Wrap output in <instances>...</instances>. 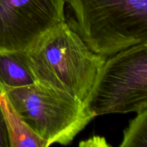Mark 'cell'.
<instances>
[{
    "mask_svg": "<svg viewBox=\"0 0 147 147\" xmlns=\"http://www.w3.org/2000/svg\"><path fill=\"white\" fill-rule=\"evenodd\" d=\"M37 83L86 105L107 57L95 53L66 22L27 51Z\"/></svg>",
    "mask_w": 147,
    "mask_h": 147,
    "instance_id": "obj_1",
    "label": "cell"
},
{
    "mask_svg": "<svg viewBox=\"0 0 147 147\" xmlns=\"http://www.w3.org/2000/svg\"><path fill=\"white\" fill-rule=\"evenodd\" d=\"M0 93L48 146L53 144H69L96 117L85 104L38 83Z\"/></svg>",
    "mask_w": 147,
    "mask_h": 147,
    "instance_id": "obj_2",
    "label": "cell"
},
{
    "mask_svg": "<svg viewBox=\"0 0 147 147\" xmlns=\"http://www.w3.org/2000/svg\"><path fill=\"white\" fill-rule=\"evenodd\" d=\"M86 107L96 116L138 113L147 107V43L106 59Z\"/></svg>",
    "mask_w": 147,
    "mask_h": 147,
    "instance_id": "obj_3",
    "label": "cell"
},
{
    "mask_svg": "<svg viewBox=\"0 0 147 147\" xmlns=\"http://www.w3.org/2000/svg\"><path fill=\"white\" fill-rule=\"evenodd\" d=\"M80 20L110 55L147 42V0H76Z\"/></svg>",
    "mask_w": 147,
    "mask_h": 147,
    "instance_id": "obj_4",
    "label": "cell"
},
{
    "mask_svg": "<svg viewBox=\"0 0 147 147\" xmlns=\"http://www.w3.org/2000/svg\"><path fill=\"white\" fill-rule=\"evenodd\" d=\"M65 0H0V52H27L65 22Z\"/></svg>",
    "mask_w": 147,
    "mask_h": 147,
    "instance_id": "obj_5",
    "label": "cell"
},
{
    "mask_svg": "<svg viewBox=\"0 0 147 147\" xmlns=\"http://www.w3.org/2000/svg\"><path fill=\"white\" fill-rule=\"evenodd\" d=\"M36 83L29 65L27 52H0V92Z\"/></svg>",
    "mask_w": 147,
    "mask_h": 147,
    "instance_id": "obj_6",
    "label": "cell"
},
{
    "mask_svg": "<svg viewBox=\"0 0 147 147\" xmlns=\"http://www.w3.org/2000/svg\"><path fill=\"white\" fill-rule=\"evenodd\" d=\"M11 137V147H47V142L34 134L20 119L7 98L0 93Z\"/></svg>",
    "mask_w": 147,
    "mask_h": 147,
    "instance_id": "obj_7",
    "label": "cell"
},
{
    "mask_svg": "<svg viewBox=\"0 0 147 147\" xmlns=\"http://www.w3.org/2000/svg\"><path fill=\"white\" fill-rule=\"evenodd\" d=\"M121 147H147V107L138 112L123 131Z\"/></svg>",
    "mask_w": 147,
    "mask_h": 147,
    "instance_id": "obj_8",
    "label": "cell"
},
{
    "mask_svg": "<svg viewBox=\"0 0 147 147\" xmlns=\"http://www.w3.org/2000/svg\"><path fill=\"white\" fill-rule=\"evenodd\" d=\"M0 147H11L7 116L0 98Z\"/></svg>",
    "mask_w": 147,
    "mask_h": 147,
    "instance_id": "obj_9",
    "label": "cell"
},
{
    "mask_svg": "<svg viewBox=\"0 0 147 147\" xmlns=\"http://www.w3.org/2000/svg\"><path fill=\"white\" fill-rule=\"evenodd\" d=\"M146 43H147V42H146Z\"/></svg>",
    "mask_w": 147,
    "mask_h": 147,
    "instance_id": "obj_10",
    "label": "cell"
}]
</instances>
